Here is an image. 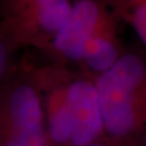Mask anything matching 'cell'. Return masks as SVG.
<instances>
[{"mask_svg": "<svg viewBox=\"0 0 146 146\" xmlns=\"http://www.w3.org/2000/svg\"><path fill=\"white\" fill-rule=\"evenodd\" d=\"M67 87L54 88L47 100V136L58 146H70L73 134Z\"/></svg>", "mask_w": 146, "mask_h": 146, "instance_id": "6", "label": "cell"}, {"mask_svg": "<svg viewBox=\"0 0 146 146\" xmlns=\"http://www.w3.org/2000/svg\"><path fill=\"white\" fill-rule=\"evenodd\" d=\"M3 31L14 42L50 48L69 17L73 5L66 0H29L8 3Z\"/></svg>", "mask_w": 146, "mask_h": 146, "instance_id": "3", "label": "cell"}, {"mask_svg": "<svg viewBox=\"0 0 146 146\" xmlns=\"http://www.w3.org/2000/svg\"><path fill=\"white\" fill-rule=\"evenodd\" d=\"M129 20L139 38L146 46V1H140L132 5Z\"/></svg>", "mask_w": 146, "mask_h": 146, "instance_id": "8", "label": "cell"}, {"mask_svg": "<svg viewBox=\"0 0 146 146\" xmlns=\"http://www.w3.org/2000/svg\"><path fill=\"white\" fill-rule=\"evenodd\" d=\"M95 88L104 133L111 141L125 142L146 125V63L125 53L107 72L99 75Z\"/></svg>", "mask_w": 146, "mask_h": 146, "instance_id": "1", "label": "cell"}, {"mask_svg": "<svg viewBox=\"0 0 146 146\" xmlns=\"http://www.w3.org/2000/svg\"><path fill=\"white\" fill-rule=\"evenodd\" d=\"M0 146H48L44 113L34 84L15 81L0 92Z\"/></svg>", "mask_w": 146, "mask_h": 146, "instance_id": "2", "label": "cell"}, {"mask_svg": "<svg viewBox=\"0 0 146 146\" xmlns=\"http://www.w3.org/2000/svg\"><path fill=\"white\" fill-rule=\"evenodd\" d=\"M67 99L73 125L70 146L98 143L104 134V125L94 82L79 79L69 84Z\"/></svg>", "mask_w": 146, "mask_h": 146, "instance_id": "5", "label": "cell"}, {"mask_svg": "<svg viewBox=\"0 0 146 146\" xmlns=\"http://www.w3.org/2000/svg\"><path fill=\"white\" fill-rule=\"evenodd\" d=\"M103 13L91 0H80L73 5L69 17L53 39L50 49L58 58L72 62L84 60L86 43L101 31Z\"/></svg>", "mask_w": 146, "mask_h": 146, "instance_id": "4", "label": "cell"}, {"mask_svg": "<svg viewBox=\"0 0 146 146\" xmlns=\"http://www.w3.org/2000/svg\"><path fill=\"white\" fill-rule=\"evenodd\" d=\"M139 146H146V134L143 136V139H142L141 143H140V145Z\"/></svg>", "mask_w": 146, "mask_h": 146, "instance_id": "10", "label": "cell"}, {"mask_svg": "<svg viewBox=\"0 0 146 146\" xmlns=\"http://www.w3.org/2000/svg\"><path fill=\"white\" fill-rule=\"evenodd\" d=\"M119 58L114 41L101 29L86 43L82 61L92 72L102 75L113 67Z\"/></svg>", "mask_w": 146, "mask_h": 146, "instance_id": "7", "label": "cell"}, {"mask_svg": "<svg viewBox=\"0 0 146 146\" xmlns=\"http://www.w3.org/2000/svg\"><path fill=\"white\" fill-rule=\"evenodd\" d=\"M88 146H107V145L101 144V143H94V144H91V145H88Z\"/></svg>", "mask_w": 146, "mask_h": 146, "instance_id": "11", "label": "cell"}, {"mask_svg": "<svg viewBox=\"0 0 146 146\" xmlns=\"http://www.w3.org/2000/svg\"><path fill=\"white\" fill-rule=\"evenodd\" d=\"M12 43L13 41L10 37L7 35L2 27H0V82L2 81L8 68Z\"/></svg>", "mask_w": 146, "mask_h": 146, "instance_id": "9", "label": "cell"}]
</instances>
